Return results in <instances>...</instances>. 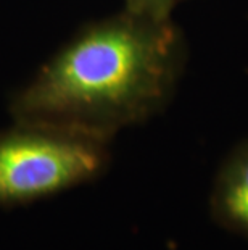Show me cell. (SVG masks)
Instances as JSON below:
<instances>
[{
	"mask_svg": "<svg viewBox=\"0 0 248 250\" xmlns=\"http://www.w3.org/2000/svg\"><path fill=\"white\" fill-rule=\"evenodd\" d=\"M210 205L221 228L248 241V142L235 147L221 165Z\"/></svg>",
	"mask_w": 248,
	"mask_h": 250,
	"instance_id": "3",
	"label": "cell"
},
{
	"mask_svg": "<svg viewBox=\"0 0 248 250\" xmlns=\"http://www.w3.org/2000/svg\"><path fill=\"white\" fill-rule=\"evenodd\" d=\"M179 37L170 20L129 12L79 34L15 95L19 125L110 139L156 111L172 89Z\"/></svg>",
	"mask_w": 248,
	"mask_h": 250,
	"instance_id": "1",
	"label": "cell"
},
{
	"mask_svg": "<svg viewBox=\"0 0 248 250\" xmlns=\"http://www.w3.org/2000/svg\"><path fill=\"white\" fill-rule=\"evenodd\" d=\"M126 12L139 17L165 21L170 20L172 8L181 0H124Z\"/></svg>",
	"mask_w": 248,
	"mask_h": 250,
	"instance_id": "4",
	"label": "cell"
},
{
	"mask_svg": "<svg viewBox=\"0 0 248 250\" xmlns=\"http://www.w3.org/2000/svg\"><path fill=\"white\" fill-rule=\"evenodd\" d=\"M107 162V139L17 123L0 134V205L29 204L89 183Z\"/></svg>",
	"mask_w": 248,
	"mask_h": 250,
	"instance_id": "2",
	"label": "cell"
}]
</instances>
